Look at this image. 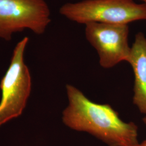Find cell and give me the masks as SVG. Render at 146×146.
I'll list each match as a JSON object with an SVG mask.
<instances>
[{"label": "cell", "mask_w": 146, "mask_h": 146, "mask_svg": "<svg viewBox=\"0 0 146 146\" xmlns=\"http://www.w3.org/2000/svg\"><path fill=\"white\" fill-rule=\"evenodd\" d=\"M69 104L63 111V123L75 131L94 136L109 146H134L139 143L137 126L122 121L110 104H98L80 90L66 86Z\"/></svg>", "instance_id": "obj_1"}, {"label": "cell", "mask_w": 146, "mask_h": 146, "mask_svg": "<svg viewBox=\"0 0 146 146\" xmlns=\"http://www.w3.org/2000/svg\"><path fill=\"white\" fill-rule=\"evenodd\" d=\"M60 14L69 20L86 25L96 22L128 25L146 20V5L133 0H82L68 2L60 8Z\"/></svg>", "instance_id": "obj_2"}, {"label": "cell", "mask_w": 146, "mask_h": 146, "mask_svg": "<svg viewBox=\"0 0 146 146\" xmlns=\"http://www.w3.org/2000/svg\"><path fill=\"white\" fill-rule=\"evenodd\" d=\"M29 38L25 37L14 49L11 64L1 80L0 126L22 113L31 90V78L24 62Z\"/></svg>", "instance_id": "obj_3"}, {"label": "cell", "mask_w": 146, "mask_h": 146, "mask_svg": "<svg viewBox=\"0 0 146 146\" xmlns=\"http://www.w3.org/2000/svg\"><path fill=\"white\" fill-rule=\"evenodd\" d=\"M50 22L46 0H0V38L5 40L26 30L42 35Z\"/></svg>", "instance_id": "obj_4"}, {"label": "cell", "mask_w": 146, "mask_h": 146, "mask_svg": "<svg viewBox=\"0 0 146 146\" xmlns=\"http://www.w3.org/2000/svg\"><path fill=\"white\" fill-rule=\"evenodd\" d=\"M85 25L86 38L98 53L101 67L108 69L127 62L131 49L128 25L92 22Z\"/></svg>", "instance_id": "obj_5"}, {"label": "cell", "mask_w": 146, "mask_h": 146, "mask_svg": "<svg viewBox=\"0 0 146 146\" xmlns=\"http://www.w3.org/2000/svg\"><path fill=\"white\" fill-rule=\"evenodd\" d=\"M127 62L134 74L133 103L146 114V37L143 33L136 34Z\"/></svg>", "instance_id": "obj_6"}, {"label": "cell", "mask_w": 146, "mask_h": 146, "mask_svg": "<svg viewBox=\"0 0 146 146\" xmlns=\"http://www.w3.org/2000/svg\"><path fill=\"white\" fill-rule=\"evenodd\" d=\"M134 146H146V140L141 142V143H139L138 144H137L136 145Z\"/></svg>", "instance_id": "obj_7"}, {"label": "cell", "mask_w": 146, "mask_h": 146, "mask_svg": "<svg viewBox=\"0 0 146 146\" xmlns=\"http://www.w3.org/2000/svg\"><path fill=\"white\" fill-rule=\"evenodd\" d=\"M142 120H143V123L145 124L146 125V116H145V117H144L143 118V119H142Z\"/></svg>", "instance_id": "obj_8"}, {"label": "cell", "mask_w": 146, "mask_h": 146, "mask_svg": "<svg viewBox=\"0 0 146 146\" xmlns=\"http://www.w3.org/2000/svg\"><path fill=\"white\" fill-rule=\"evenodd\" d=\"M139 1H140L142 3H143L146 5V0H139Z\"/></svg>", "instance_id": "obj_9"}]
</instances>
